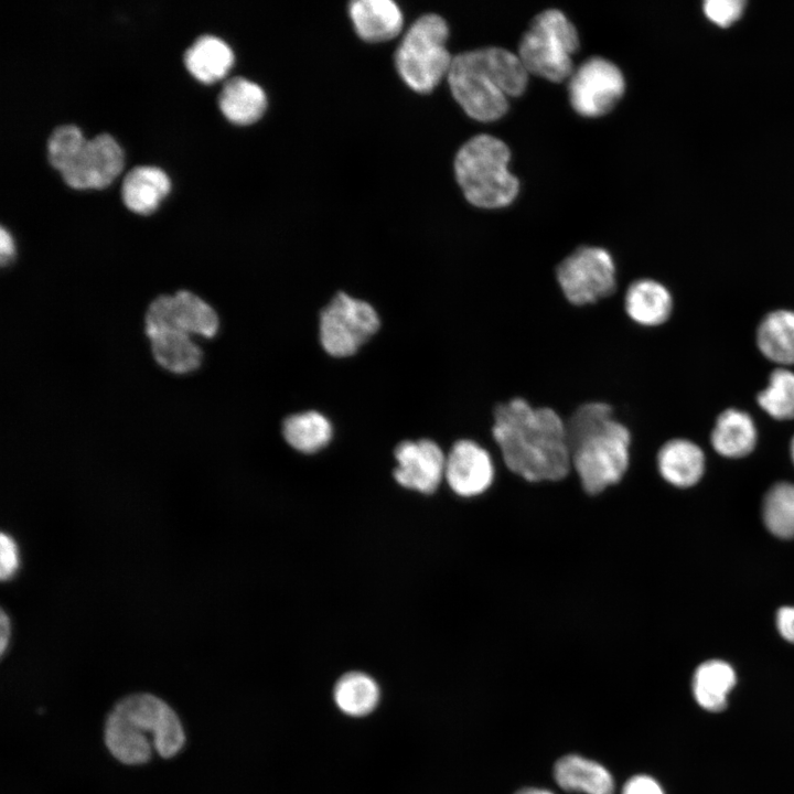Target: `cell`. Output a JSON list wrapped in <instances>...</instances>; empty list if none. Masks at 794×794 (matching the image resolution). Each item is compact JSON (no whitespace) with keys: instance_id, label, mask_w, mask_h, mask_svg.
<instances>
[{"instance_id":"obj_1","label":"cell","mask_w":794,"mask_h":794,"mask_svg":"<svg viewBox=\"0 0 794 794\" xmlns=\"http://www.w3.org/2000/svg\"><path fill=\"white\" fill-rule=\"evenodd\" d=\"M490 433L505 468L529 484L557 483L572 469L565 418L522 396L496 403Z\"/></svg>"},{"instance_id":"obj_2","label":"cell","mask_w":794,"mask_h":794,"mask_svg":"<svg viewBox=\"0 0 794 794\" xmlns=\"http://www.w3.org/2000/svg\"><path fill=\"white\" fill-rule=\"evenodd\" d=\"M447 77L453 97L470 117L492 121L506 112L508 97L525 90L528 71L518 54L485 46L455 55Z\"/></svg>"},{"instance_id":"obj_3","label":"cell","mask_w":794,"mask_h":794,"mask_svg":"<svg viewBox=\"0 0 794 794\" xmlns=\"http://www.w3.org/2000/svg\"><path fill=\"white\" fill-rule=\"evenodd\" d=\"M105 740L116 759L140 764L149 760L152 747L163 758L176 754L184 743V732L176 713L164 701L150 694H135L121 699L109 713Z\"/></svg>"},{"instance_id":"obj_4","label":"cell","mask_w":794,"mask_h":794,"mask_svg":"<svg viewBox=\"0 0 794 794\" xmlns=\"http://www.w3.org/2000/svg\"><path fill=\"white\" fill-rule=\"evenodd\" d=\"M49 163L73 189L107 186L124 167V152L115 138L100 132L86 139L73 124L56 126L46 140Z\"/></svg>"},{"instance_id":"obj_5","label":"cell","mask_w":794,"mask_h":794,"mask_svg":"<svg viewBox=\"0 0 794 794\" xmlns=\"http://www.w3.org/2000/svg\"><path fill=\"white\" fill-rule=\"evenodd\" d=\"M509 148L487 133L465 141L454 158V172L465 198L483 208L511 204L518 194L519 181L509 172Z\"/></svg>"},{"instance_id":"obj_6","label":"cell","mask_w":794,"mask_h":794,"mask_svg":"<svg viewBox=\"0 0 794 794\" xmlns=\"http://www.w3.org/2000/svg\"><path fill=\"white\" fill-rule=\"evenodd\" d=\"M631 444V430L615 417L571 447L572 469L587 495L597 496L626 476Z\"/></svg>"},{"instance_id":"obj_7","label":"cell","mask_w":794,"mask_h":794,"mask_svg":"<svg viewBox=\"0 0 794 794\" xmlns=\"http://www.w3.org/2000/svg\"><path fill=\"white\" fill-rule=\"evenodd\" d=\"M580 45L575 24L559 9L540 11L518 45V56L530 73L561 82L573 72L572 54Z\"/></svg>"},{"instance_id":"obj_8","label":"cell","mask_w":794,"mask_h":794,"mask_svg":"<svg viewBox=\"0 0 794 794\" xmlns=\"http://www.w3.org/2000/svg\"><path fill=\"white\" fill-rule=\"evenodd\" d=\"M446 20L428 13L416 20L403 37L395 56L397 71L414 90L431 92L448 75L453 57L447 49Z\"/></svg>"},{"instance_id":"obj_9","label":"cell","mask_w":794,"mask_h":794,"mask_svg":"<svg viewBox=\"0 0 794 794\" xmlns=\"http://www.w3.org/2000/svg\"><path fill=\"white\" fill-rule=\"evenodd\" d=\"M554 276L564 300L576 308L597 304L618 290L616 262L600 246H578L557 264Z\"/></svg>"},{"instance_id":"obj_10","label":"cell","mask_w":794,"mask_h":794,"mask_svg":"<svg viewBox=\"0 0 794 794\" xmlns=\"http://www.w3.org/2000/svg\"><path fill=\"white\" fill-rule=\"evenodd\" d=\"M379 328L375 309L339 292L320 314V341L332 356L353 355Z\"/></svg>"},{"instance_id":"obj_11","label":"cell","mask_w":794,"mask_h":794,"mask_svg":"<svg viewBox=\"0 0 794 794\" xmlns=\"http://www.w3.org/2000/svg\"><path fill=\"white\" fill-rule=\"evenodd\" d=\"M625 90V78L612 61L594 55L586 58L569 77L568 93L573 109L588 117L610 111Z\"/></svg>"},{"instance_id":"obj_12","label":"cell","mask_w":794,"mask_h":794,"mask_svg":"<svg viewBox=\"0 0 794 794\" xmlns=\"http://www.w3.org/2000/svg\"><path fill=\"white\" fill-rule=\"evenodd\" d=\"M219 325L215 310L196 294L178 291L173 297L154 299L146 313V334L174 330L212 339Z\"/></svg>"},{"instance_id":"obj_13","label":"cell","mask_w":794,"mask_h":794,"mask_svg":"<svg viewBox=\"0 0 794 794\" xmlns=\"http://www.w3.org/2000/svg\"><path fill=\"white\" fill-rule=\"evenodd\" d=\"M495 476L493 458L481 443L465 438L452 444L446 458L444 479L454 494L480 496L493 486Z\"/></svg>"},{"instance_id":"obj_14","label":"cell","mask_w":794,"mask_h":794,"mask_svg":"<svg viewBox=\"0 0 794 794\" xmlns=\"http://www.w3.org/2000/svg\"><path fill=\"white\" fill-rule=\"evenodd\" d=\"M447 455L430 439L406 440L395 449V480L403 486L425 494L433 493L444 479Z\"/></svg>"},{"instance_id":"obj_15","label":"cell","mask_w":794,"mask_h":794,"mask_svg":"<svg viewBox=\"0 0 794 794\" xmlns=\"http://www.w3.org/2000/svg\"><path fill=\"white\" fill-rule=\"evenodd\" d=\"M622 304L626 318L634 324L643 328H657L670 319L674 298L662 281L651 277H641L629 283Z\"/></svg>"},{"instance_id":"obj_16","label":"cell","mask_w":794,"mask_h":794,"mask_svg":"<svg viewBox=\"0 0 794 794\" xmlns=\"http://www.w3.org/2000/svg\"><path fill=\"white\" fill-rule=\"evenodd\" d=\"M659 475L670 485L689 487L695 485L705 472L702 449L691 440L673 438L662 444L656 454Z\"/></svg>"},{"instance_id":"obj_17","label":"cell","mask_w":794,"mask_h":794,"mask_svg":"<svg viewBox=\"0 0 794 794\" xmlns=\"http://www.w3.org/2000/svg\"><path fill=\"white\" fill-rule=\"evenodd\" d=\"M757 442L758 429L749 412L730 407L717 416L710 433V443L717 453L740 459L749 455Z\"/></svg>"},{"instance_id":"obj_18","label":"cell","mask_w":794,"mask_h":794,"mask_svg":"<svg viewBox=\"0 0 794 794\" xmlns=\"http://www.w3.org/2000/svg\"><path fill=\"white\" fill-rule=\"evenodd\" d=\"M169 190L170 179L161 168L140 164L126 172L120 194L127 208L138 214H150Z\"/></svg>"},{"instance_id":"obj_19","label":"cell","mask_w":794,"mask_h":794,"mask_svg":"<svg viewBox=\"0 0 794 794\" xmlns=\"http://www.w3.org/2000/svg\"><path fill=\"white\" fill-rule=\"evenodd\" d=\"M355 31L366 42H384L399 34L403 14L390 0H357L350 4Z\"/></svg>"},{"instance_id":"obj_20","label":"cell","mask_w":794,"mask_h":794,"mask_svg":"<svg viewBox=\"0 0 794 794\" xmlns=\"http://www.w3.org/2000/svg\"><path fill=\"white\" fill-rule=\"evenodd\" d=\"M557 784L567 792L613 794L611 773L600 763L577 754L560 758L554 769Z\"/></svg>"},{"instance_id":"obj_21","label":"cell","mask_w":794,"mask_h":794,"mask_svg":"<svg viewBox=\"0 0 794 794\" xmlns=\"http://www.w3.org/2000/svg\"><path fill=\"white\" fill-rule=\"evenodd\" d=\"M755 344L760 353L780 367L794 364V310L776 309L758 324Z\"/></svg>"},{"instance_id":"obj_22","label":"cell","mask_w":794,"mask_h":794,"mask_svg":"<svg viewBox=\"0 0 794 794\" xmlns=\"http://www.w3.org/2000/svg\"><path fill=\"white\" fill-rule=\"evenodd\" d=\"M183 62L193 77L210 84L227 74L234 63V54L221 37L202 34L184 51Z\"/></svg>"},{"instance_id":"obj_23","label":"cell","mask_w":794,"mask_h":794,"mask_svg":"<svg viewBox=\"0 0 794 794\" xmlns=\"http://www.w3.org/2000/svg\"><path fill=\"white\" fill-rule=\"evenodd\" d=\"M217 103L229 121L250 125L264 115L267 97L258 84L242 76H234L224 82Z\"/></svg>"},{"instance_id":"obj_24","label":"cell","mask_w":794,"mask_h":794,"mask_svg":"<svg viewBox=\"0 0 794 794\" xmlns=\"http://www.w3.org/2000/svg\"><path fill=\"white\" fill-rule=\"evenodd\" d=\"M155 362L174 374H186L198 368L203 352L191 335L181 331L161 330L147 333Z\"/></svg>"},{"instance_id":"obj_25","label":"cell","mask_w":794,"mask_h":794,"mask_svg":"<svg viewBox=\"0 0 794 794\" xmlns=\"http://www.w3.org/2000/svg\"><path fill=\"white\" fill-rule=\"evenodd\" d=\"M736 673L720 659L701 663L693 676V694L700 707L718 712L726 708L728 694L736 685Z\"/></svg>"},{"instance_id":"obj_26","label":"cell","mask_w":794,"mask_h":794,"mask_svg":"<svg viewBox=\"0 0 794 794\" xmlns=\"http://www.w3.org/2000/svg\"><path fill=\"white\" fill-rule=\"evenodd\" d=\"M333 698L336 707L351 717H364L373 712L380 700L376 680L363 672H348L335 683Z\"/></svg>"},{"instance_id":"obj_27","label":"cell","mask_w":794,"mask_h":794,"mask_svg":"<svg viewBox=\"0 0 794 794\" xmlns=\"http://www.w3.org/2000/svg\"><path fill=\"white\" fill-rule=\"evenodd\" d=\"M282 434L296 450L313 453L324 448L332 437V426L322 414L309 410L285 419Z\"/></svg>"},{"instance_id":"obj_28","label":"cell","mask_w":794,"mask_h":794,"mask_svg":"<svg viewBox=\"0 0 794 794\" xmlns=\"http://www.w3.org/2000/svg\"><path fill=\"white\" fill-rule=\"evenodd\" d=\"M759 407L780 421L794 419V372L787 367L774 368L764 389L755 397Z\"/></svg>"},{"instance_id":"obj_29","label":"cell","mask_w":794,"mask_h":794,"mask_svg":"<svg viewBox=\"0 0 794 794\" xmlns=\"http://www.w3.org/2000/svg\"><path fill=\"white\" fill-rule=\"evenodd\" d=\"M762 516L766 528L776 537L794 538V484L780 482L765 494Z\"/></svg>"},{"instance_id":"obj_30","label":"cell","mask_w":794,"mask_h":794,"mask_svg":"<svg viewBox=\"0 0 794 794\" xmlns=\"http://www.w3.org/2000/svg\"><path fill=\"white\" fill-rule=\"evenodd\" d=\"M743 6L740 0H708L704 3V12L712 22L728 26L741 15Z\"/></svg>"},{"instance_id":"obj_31","label":"cell","mask_w":794,"mask_h":794,"mask_svg":"<svg viewBox=\"0 0 794 794\" xmlns=\"http://www.w3.org/2000/svg\"><path fill=\"white\" fill-rule=\"evenodd\" d=\"M20 550L14 538L6 533L0 536V577L12 579L20 568Z\"/></svg>"},{"instance_id":"obj_32","label":"cell","mask_w":794,"mask_h":794,"mask_svg":"<svg viewBox=\"0 0 794 794\" xmlns=\"http://www.w3.org/2000/svg\"><path fill=\"white\" fill-rule=\"evenodd\" d=\"M622 794H665L656 780L648 775H634L623 785Z\"/></svg>"},{"instance_id":"obj_33","label":"cell","mask_w":794,"mask_h":794,"mask_svg":"<svg viewBox=\"0 0 794 794\" xmlns=\"http://www.w3.org/2000/svg\"><path fill=\"white\" fill-rule=\"evenodd\" d=\"M776 626L783 639L794 643V607H782L776 613Z\"/></svg>"},{"instance_id":"obj_34","label":"cell","mask_w":794,"mask_h":794,"mask_svg":"<svg viewBox=\"0 0 794 794\" xmlns=\"http://www.w3.org/2000/svg\"><path fill=\"white\" fill-rule=\"evenodd\" d=\"M14 257V245L9 232L1 226L0 228V258L1 265L7 266Z\"/></svg>"},{"instance_id":"obj_35","label":"cell","mask_w":794,"mask_h":794,"mask_svg":"<svg viewBox=\"0 0 794 794\" xmlns=\"http://www.w3.org/2000/svg\"><path fill=\"white\" fill-rule=\"evenodd\" d=\"M11 636V620L7 615V613L1 610V616H0V651L1 654H4L6 648L9 644Z\"/></svg>"},{"instance_id":"obj_36","label":"cell","mask_w":794,"mask_h":794,"mask_svg":"<svg viewBox=\"0 0 794 794\" xmlns=\"http://www.w3.org/2000/svg\"><path fill=\"white\" fill-rule=\"evenodd\" d=\"M515 794H554L552 792L537 787H525L517 791Z\"/></svg>"},{"instance_id":"obj_37","label":"cell","mask_w":794,"mask_h":794,"mask_svg":"<svg viewBox=\"0 0 794 794\" xmlns=\"http://www.w3.org/2000/svg\"><path fill=\"white\" fill-rule=\"evenodd\" d=\"M790 452H791L792 461H793V463H794V436H793V438H792V440H791V443H790Z\"/></svg>"}]
</instances>
